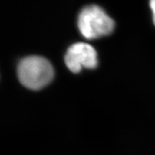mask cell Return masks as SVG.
<instances>
[{"instance_id": "obj_1", "label": "cell", "mask_w": 155, "mask_h": 155, "mask_svg": "<svg viewBox=\"0 0 155 155\" xmlns=\"http://www.w3.org/2000/svg\"><path fill=\"white\" fill-rule=\"evenodd\" d=\"M17 74L23 86L32 90H39L51 82L54 71L47 59L33 55L23 58L19 62Z\"/></svg>"}, {"instance_id": "obj_3", "label": "cell", "mask_w": 155, "mask_h": 155, "mask_svg": "<svg viewBox=\"0 0 155 155\" xmlns=\"http://www.w3.org/2000/svg\"><path fill=\"white\" fill-rule=\"evenodd\" d=\"M65 63L71 72L79 73L82 68L93 69L98 65V55L91 45L78 42L72 45L65 55Z\"/></svg>"}, {"instance_id": "obj_2", "label": "cell", "mask_w": 155, "mask_h": 155, "mask_svg": "<svg viewBox=\"0 0 155 155\" xmlns=\"http://www.w3.org/2000/svg\"><path fill=\"white\" fill-rule=\"evenodd\" d=\"M78 26L84 38L91 40L111 34L114 29V22L100 7L90 5L81 10Z\"/></svg>"}, {"instance_id": "obj_4", "label": "cell", "mask_w": 155, "mask_h": 155, "mask_svg": "<svg viewBox=\"0 0 155 155\" xmlns=\"http://www.w3.org/2000/svg\"><path fill=\"white\" fill-rule=\"evenodd\" d=\"M150 7L152 9V14H153V21L155 25V0H152L150 2Z\"/></svg>"}]
</instances>
